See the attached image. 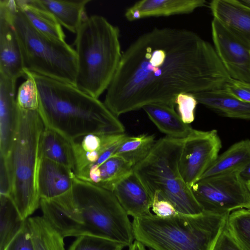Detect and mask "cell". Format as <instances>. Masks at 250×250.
<instances>
[{
	"instance_id": "6da1fadb",
	"label": "cell",
	"mask_w": 250,
	"mask_h": 250,
	"mask_svg": "<svg viewBox=\"0 0 250 250\" xmlns=\"http://www.w3.org/2000/svg\"><path fill=\"white\" fill-rule=\"evenodd\" d=\"M231 79L214 47L192 31L155 28L122 53L104 104L116 117L178 95L223 88Z\"/></svg>"
},
{
	"instance_id": "7a4b0ae2",
	"label": "cell",
	"mask_w": 250,
	"mask_h": 250,
	"mask_svg": "<svg viewBox=\"0 0 250 250\" xmlns=\"http://www.w3.org/2000/svg\"><path fill=\"white\" fill-rule=\"evenodd\" d=\"M40 207L42 216L64 238L92 235L126 247L135 240L132 222L114 194L76 177L69 191L41 199Z\"/></svg>"
},
{
	"instance_id": "3957f363",
	"label": "cell",
	"mask_w": 250,
	"mask_h": 250,
	"mask_svg": "<svg viewBox=\"0 0 250 250\" xmlns=\"http://www.w3.org/2000/svg\"><path fill=\"white\" fill-rule=\"evenodd\" d=\"M38 92V111L44 126L70 141L91 134L124 133L118 117L104 103L75 85L27 70Z\"/></svg>"
},
{
	"instance_id": "277c9868",
	"label": "cell",
	"mask_w": 250,
	"mask_h": 250,
	"mask_svg": "<svg viewBox=\"0 0 250 250\" xmlns=\"http://www.w3.org/2000/svg\"><path fill=\"white\" fill-rule=\"evenodd\" d=\"M76 34L75 86L99 99L106 91L122 59L119 29L103 16L92 15L84 19Z\"/></svg>"
},
{
	"instance_id": "5b68a950",
	"label": "cell",
	"mask_w": 250,
	"mask_h": 250,
	"mask_svg": "<svg viewBox=\"0 0 250 250\" xmlns=\"http://www.w3.org/2000/svg\"><path fill=\"white\" fill-rule=\"evenodd\" d=\"M229 214L203 211L163 218L151 213L134 217V238L153 250H212Z\"/></svg>"
},
{
	"instance_id": "8992f818",
	"label": "cell",
	"mask_w": 250,
	"mask_h": 250,
	"mask_svg": "<svg viewBox=\"0 0 250 250\" xmlns=\"http://www.w3.org/2000/svg\"><path fill=\"white\" fill-rule=\"evenodd\" d=\"M44 127L38 110H27L18 107L13 140L7 157H3L10 177V196L23 220L40 207L38 172L40 140Z\"/></svg>"
},
{
	"instance_id": "52a82bcc",
	"label": "cell",
	"mask_w": 250,
	"mask_h": 250,
	"mask_svg": "<svg viewBox=\"0 0 250 250\" xmlns=\"http://www.w3.org/2000/svg\"><path fill=\"white\" fill-rule=\"evenodd\" d=\"M2 0L16 33L24 70L75 85V50L65 41L50 38L36 30L16 0Z\"/></svg>"
},
{
	"instance_id": "ba28073f",
	"label": "cell",
	"mask_w": 250,
	"mask_h": 250,
	"mask_svg": "<svg viewBox=\"0 0 250 250\" xmlns=\"http://www.w3.org/2000/svg\"><path fill=\"white\" fill-rule=\"evenodd\" d=\"M184 139L166 136L156 141L149 154L134 167V171L151 198L158 193L179 213L197 215L203 209L179 170Z\"/></svg>"
},
{
	"instance_id": "9c48e42d",
	"label": "cell",
	"mask_w": 250,
	"mask_h": 250,
	"mask_svg": "<svg viewBox=\"0 0 250 250\" xmlns=\"http://www.w3.org/2000/svg\"><path fill=\"white\" fill-rule=\"evenodd\" d=\"M240 171H234L200 179L191 188L204 211L229 214L250 208V194Z\"/></svg>"
},
{
	"instance_id": "30bf717a",
	"label": "cell",
	"mask_w": 250,
	"mask_h": 250,
	"mask_svg": "<svg viewBox=\"0 0 250 250\" xmlns=\"http://www.w3.org/2000/svg\"><path fill=\"white\" fill-rule=\"evenodd\" d=\"M221 147L216 130L192 129L184 139L179 163L180 173L188 187L201 178L218 158Z\"/></svg>"
},
{
	"instance_id": "8fae6325",
	"label": "cell",
	"mask_w": 250,
	"mask_h": 250,
	"mask_svg": "<svg viewBox=\"0 0 250 250\" xmlns=\"http://www.w3.org/2000/svg\"><path fill=\"white\" fill-rule=\"evenodd\" d=\"M211 34L213 47L230 78L250 83V50L214 18Z\"/></svg>"
},
{
	"instance_id": "7c38bea8",
	"label": "cell",
	"mask_w": 250,
	"mask_h": 250,
	"mask_svg": "<svg viewBox=\"0 0 250 250\" xmlns=\"http://www.w3.org/2000/svg\"><path fill=\"white\" fill-rule=\"evenodd\" d=\"M0 74L16 81L26 78L22 55L9 12L0 0Z\"/></svg>"
},
{
	"instance_id": "4fadbf2b",
	"label": "cell",
	"mask_w": 250,
	"mask_h": 250,
	"mask_svg": "<svg viewBox=\"0 0 250 250\" xmlns=\"http://www.w3.org/2000/svg\"><path fill=\"white\" fill-rule=\"evenodd\" d=\"M209 7L213 18L250 50V7L241 0H213Z\"/></svg>"
},
{
	"instance_id": "5bb4252c",
	"label": "cell",
	"mask_w": 250,
	"mask_h": 250,
	"mask_svg": "<svg viewBox=\"0 0 250 250\" xmlns=\"http://www.w3.org/2000/svg\"><path fill=\"white\" fill-rule=\"evenodd\" d=\"M126 135L125 133L91 134L71 141L76 177L78 178L86 172L106 150L122 141Z\"/></svg>"
},
{
	"instance_id": "9a60e30c",
	"label": "cell",
	"mask_w": 250,
	"mask_h": 250,
	"mask_svg": "<svg viewBox=\"0 0 250 250\" xmlns=\"http://www.w3.org/2000/svg\"><path fill=\"white\" fill-rule=\"evenodd\" d=\"M16 82L0 74V156L4 158L10 150L18 122Z\"/></svg>"
},
{
	"instance_id": "2e32d148",
	"label": "cell",
	"mask_w": 250,
	"mask_h": 250,
	"mask_svg": "<svg viewBox=\"0 0 250 250\" xmlns=\"http://www.w3.org/2000/svg\"><path fill=\"white\" fill-rule=\"evenodd\" d=\"M75 178L71 168L41 158L38 172V188L41 200L52 199L66 193L71 189Z\"/></svg>"
},
{
	"instance_id": "e0dca14e",
	"label": "cell",
	"mask_w": 250,
	"mask_h": 250,
	"mask_svg": "<svg viewBox=\"0 0 250 250\" xmlns=\"http://www.w3.org/2000/svg\"><path fill=\"white\" fill-rule=\"evenodd\" d=\"M111 192L128 216L134 218L151 213L152 199L134 171L119 182Z\"/></svg>"
},
{
	"instance_id": "ac0fdd59",
	"label": "cell",
	"mask_w": 250,
	"mask_h": 250,
	"mask_svg": "<svg viewBox=\"0 0 250 250\" xmlns=\"http://www.w3.org/2000/svg\"><path fill=\"white\" fill-rule=\"evenodd\" d=\"M192 94L198 103L221 116L250 120V103L229 94L223 88Z\"/></svg>"
},
{
	"instance_id": "d6986e66",
	"label": "cell",
	"mask_w": 250,
	"mask_h": 250,
	"mask_svg": "<svg viewBox=\"0 0 250 250\" xmlns=\"http://www.w3.org/2000/svg\"><path fill=\"white\" fill-rule=\"evenodd\" d=\"M134 171V167L123 158L113 156L99 166L90 168L79 179L112 191L114 186Z\"/></svg>"
},
{
	"instance_id": "ffe728a7",
	"label": "cell",
	"mask_w": 250,
	"mask_h": 250,
	"mask_svg": "<svg viewBox=\"0 0 250 250\" xmlns=\"http://www.w3.org/2000/svg\"><path fill=\"white\" fill-rule=\"evenodd\" d=\"M174 107L163 104H152L144 106L142 109L159 130L166 136L184 139L193 128L182 121Z\"/></svg>"
},
{
	"instance_id": "44dd1931",
	"label": "cell",
	"mask_w": 250,
	"mask_h": 250,
	"mask_svg": "<svg viewBox=\"0 0 250 250\" xmlns=\"http://www.w3.org/2000/svg\"><path fill=\"white\" fill-rule=\"evenodd\" d=\"M206 4L204 0H142L131 7L137 11L140 19L189 14Z\"/></svg>"
},
{
	"instance_id": "7402d4cb",
	"label": "cell",
	"mask_w": 250,
	"mask_h": 250,
	"mask_svg": "<svg viewBox=\"0 0 250 250\" xmlns=\"http://www.w3.org/2000/svg\"><path fill=\"white\" fill-rule=\"evenodd\" d=\"M37 1L52 14L61 25L70 32L76 33L87 17L85 6L91 0H37Z\"/></svg>"
},
{
	"instance_id": "603a6c76",
	"label": "cell",
	"mask_w": 250,
	"mask_h": 250,
	"mask_svg": "<svg viewBox=\"0 0 250 250\" xmlns=\"http://www.w3.org/2000/svg\"><path fill=\"white\" fill-rule=\"evenodd\" d=\"M31 25L41 33L50 38L65 41V35L53 15L42 6L37 0H16Z\"/></svg>"
},
{
	"instance_id": "cb8c5ba5",
	"label": "cell",
	"mask_w": 250,
	"mask_h": 250,
	"mask_svg": "<svg viewBox=\"0 0 250 250\" xmlns=\"http://www.w3.org/2000/svg\"><path fill=\"white\" fill-rule=\"evenodd\" d=\"M40 154L41 158L52 160L74 169V156L71 141L45 126L41 137Z\"/></svg>"
},
{
	"instance_id": "d4e9b609",
	"label": "cell",
	"mask_w": 250,
	"mask_h": 250,
	"mask_svg": "<svg viewBox=\"0 0 250 250\" xmlns=\"http://www.w3.org/2000/svg\"><path fill=\"white\" fill-rule=\"evenodd\" d=\"M249 163L250 140H242L219 155L201 179L234 171L241 172Z\"/></svg>"
},
{
	"instance_id": "484cf974",
	"label": "cell",
	"mask_w": 250,
	"mask_h": 250,
	"mask_svg": "<svg viewBox=\"0 0 250 250\" xmlns=\"http://www.w3.org/2000/svg\"><path fill=\"white\" fill-rule=\"evenodd\" d=\"M27 222L35 250H65L64 238L42 216Z\"/></svg>"
},
{
	"instance_id": "4316f807",
	"label": "cell",
	"mask_w": 250,
	"mask_h": 250,
	"mask_svg": "<svg viewBox=\"0 0 250 250\" xmlns=\"http://www.w3.org/2000/svg\"><path fill=\"white\" fill-rule=\"evenodd\" d=\"M0 250H4L25 220L21 217L9 195L0 194Z\"/></svg>"
},
{
	"instance_id": "83f0119b",
	"label": "cell",
	"mask_w": 250,
	"mask_h": 250,
	"mask_svg": "<svg viewBox=\"0 0 250 250\" xmlns=\"http://www.w3.org/2000/svg\"><path fill=\"white\" fill-rule=\"evenodd\" d=\"M155 142L153 135H126L113 156L123 158L134 167L149 154Z\"/></svg>"
},
{
	"instance_id": "f1b7e54d",
	"label": "cell",
	"mask_w": 250,
	"mask_h": 250,
	"mask_svg": "<svg viewBox=\"0 0 250 250\" xmlns=\"http://www.w3.org/2000/svg\"><path fill=\"white\" fill-rule=\"evenodd\" d=\"M227 227L243 250H250V209L242 208L229 215Z\"/></svg>"
},
{
	"instance_id": "f546056e",
	"label": "cell",
	"mask_w": 250,
	"mask_h": 250,
	"mask_svg": "<svg viewBox=\"0 0 250 250\" xmlns=\"http://www.w3.org/2000/svg\"><path fill=\"white\" fill-rule=\"evenodd\" d=\"M126 246L108 239L92 235L76 237L68 250H123Z\"/></svg>"
},
{
	"instance_id": "4dcf8cb0",
	"label": "cell",
	"mask_w": 250,
	"mask_h": 250,
	"mask_svg": "<svg viewBox=\"0 0 250 250\" xmlns=\"http://www.w3.org/2000/svg\"><path fill=\"white\" fill-rule=\"evenodd\" d=\"M26 81L19 87L16 102L19 107L27 110H38L39 105L37 86L34 78L25 72Z\"/></svg>"
},
{
	"instance_id": "1f68e13d",
	"label": "cell",
	"mask_w": 250,
	"mask_h": 250,
	"mask_svg": "<svg viewBox=\"0 0 250 250\" xmlns=\"http://www.w3.org/2000/svg\"><path fill=\"white\" fill-rule=\"evenodd\" d=\"M198 103L192 93H180L176 97L175 104L177 105L179 115L185 124L189 125L194 121Z\"/></svg>"
},
{
	"instance_id": "d6a6232c",
	"label": "cell",
	"mask_w": 250,
	"mask_h": 250,
	"mask_svg": "<svg viewBox=\"0 0 250 250\" xmlns=\"http://www.w3.org/2000/svg\"><path fill=\"white\" fill-rule=\"evenodd\" d=\"M4 250H35L27 219Z\"/></svg>"
},
{
	"instance_id": "836d02e7",
	"label": "cell",
	"mask_w": 250,
	"mask_h": 250,
	"mask_svg": "<svg viewBox=\"0 0 250 250\" xmlns=\"http://www.w3.org/2000/svg\"><path fill=\"white\" fill-rule=\"evenodd\" d=\"M151 198V208L155 215L166 218L173 216L179 213L174 206L158 193H154Z\"/></svg>"
},
{
	"instance_id": "e575fe53",
	"label": "cell",
	"mask_w": 250,
	"mask_h": 250,
	"mask_svg": "<svg viewBox=\"0 0 250 250\" xmlns=\"http://www.w3.org/2000/svg\"><path fill=\"white\" fill-rule=\"evenodd\" d=\"M229 94L250 103V83L230 79L223 87Z\"/></svg>"
},
{
	"instance_id": "d590c367",
	"label": "cell",
	"mask_w": 250,
	"mask_h": 250,
	"mask_svg": "<svg viewBox=\"0 0 250 250\" xmlns=\"http://www.w3.org/2000/svg\"><path fill=\"white\" fill-rule=\"evenodd\" d=\"M212 250H243L229 230L227 225L219 236Z\"/></svg>"
},
{
	"instance_id": "8d00e7d4",
	"label": "cell",
	"mask_w": 250,
	"mask_h": 250,
	"mask_svg": "<svg viewBox=\"0 0 250 250\" xmlns=\"http://www.w3.org/2000/svg\"><path fill=\"white\" fill-rule=\"evenodd\" d=\"M0 194L9 195L11 191V181L9 171L4 158L0 156Z\"/></svg>"
},
{
	"instance_id": "74e56055",
	"label": "cell",
	"mask_w": 250,
	"mask_h": 250,
	"mask_svg": "<svg viewBox=\"0 0 250 250\" xmlns=\"http://www.w3.org/2000/svg\"><path fill=\"white\" fill-rule=\"evenodd\" d=\"M242 179L246 182L250 181V163H249L240 173Z\"/></svg>"
},
{
	"instance_id": "f35d334b",
	"label": "cell",
	"mask_w": 250,
	"mask_h": 250,
	"mask_svg": "<svg viewBox=\"0 0 250 250\" xmlns=\"http://www.w3.org/2000/svg\"><path fill=\"white\" fill-rule=\"evenodd\" d=\"M128 247V250H146L143 244L135 239Z\"/></svg>"
},
{
	"instance_id": "ab89813d",
	"label": "cell",
	"mask_w": 250,
	"mask_h": 250,
	"mask_svg": "<svg viewBox=\"0 0 250 250\" xmlns=\"http://www.w3.org/2000/svg\"><path fill=\"white\" fill-rule=\"evenodd\" d=\"M241 1L245 4L250 7V0H241Z\"/></svg>"
},
{
	"instance_id": "60d3db41",
	"label": "cell",
	"mask_w": 250,
	"mask_h": 250,
	"mask_svg": "<svg viewBox=\"0 0 250 250\" xmlns=\"http://www.w3.org/2000/svg\"><path fill=\"white\" fill-rule=\"evenodd\" d=\"M246 186L248 189V191L250 194V181H248L246 182Z\"/></svg>"
},
{
	"instance_id": "b9f144b4",
	"label": "cell",
	"mask_w": 250,
	"mask_h": 250,
	"mask_svg": "<svg viewBox=\"0 0 250 250\" xmlns=\"http://www.w3.org/2000/svg\"><path fill=\"white\" fill-rule=\"evenodd\" d=\"M149 250H152V249H149Z\"/></svg>"
},
{
	"instance_id": "7bdbcfd3",
	"label": "cell",
	"mask_w": 250,
	"mask_h": 250,
	"mask_svg": "<svg viewBox=\"0 0 250 250\" xmlns=\"http://www.w3.org/2000/svg\"></svg>"
}]
</instances>
